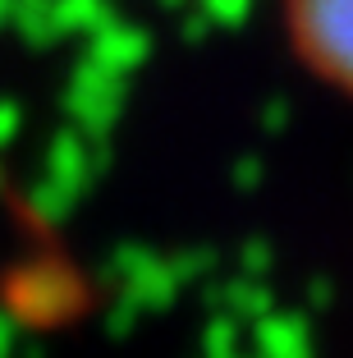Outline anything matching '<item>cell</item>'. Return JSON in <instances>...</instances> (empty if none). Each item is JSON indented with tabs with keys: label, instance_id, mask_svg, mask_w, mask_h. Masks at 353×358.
Masks as SVG:
<instances>
[{
	"label": "cell",
	"instance_id": "6da1fadb",
	"mask_svg": "<svg viewBox=\"0 0 353 358\" xmlns=\"http://www.w3.org/2000/svg\"><path fill=\"white\" fill-rule=\"evenodd\" d=\"M303 60L353 96V0H289Z\"/></svg>",
	"mask_w": 353,
	"mask_h": 358
}]
</instances>
